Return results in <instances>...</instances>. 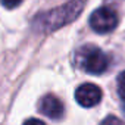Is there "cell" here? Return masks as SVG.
Instances as JSON below:
<instances>
[{
    "label": "cell",
    "mask_w": 125,
    "mask_h": 125,
    "mask_svg": "<svg viewBox=\"0 0 125 125\" xmlns=\"http://www.w3.org/2000/svg\"><path fill=\"white\" fill-rule=\"evenodd\" d=\"M84 9V0H69L65 5L49 12L40 13L34 19V30L38 32H52L75 21Z\"/></svg>",
    "instance_id": "cell-1"
},
{
    "label": "cell",
    "mask_w": 125,
    "mask_h": 125,
    "mask_svg": "<svg viewBox=\"0 0 125 125\" xmlns=\"http://www.w3.org/2000/svg\"><path fill=\"white\" fill-rule=\"evenodd\" d=\"M75 60H77V65L80 69H83L84 72L93 74V75L103 74L109 66L107 54L102 49L93 44H85L81 49H78Z\"/></svg>",
    "instance_id": "cell-2"
},
{
    "label": "cell",
    "mask_w": 125,
    "mask_h": 125,
    "mask_svg": "<svg viewBox=\"0 0 125 125\" xmlns=\"http://www.w3.org/2000/svg\"><path fill=\"white\" fill-rule=\"evenodd\" d=\"M118 25V13L109 6H102L96 9L90 16V27L100 34L110 32Z\"/></svg>",
    "instance_id": "cell-3"
},
{
    "label": "cell",
    "mask_w": 125,
    "mask_h": 125,
    "mask_svg": "<svg viewBox=\"0 0 125 125\" xmlns=\"http://www.w3.org/2000/svg\"><path fill=\"white\" fill-rule=\"evenodd\" d=\"M75 100L83 107H93L102 100V90L96 84H83L75 91Z\"/></svg>",
    "instance_id": "cell-4"
},
{
    "label": "cell",
    "mask_w": 125,
    "mask_h": 125,
    "mask_svg": "<svg viewBox=\"0 0 125 125\" xmlns=\"http://www.w3.org/2000/svg\"><path fill=\"white\" fill-rule=\"evenodd\" d=\"M40 112L43 115H46L47 118L52 119H59L63 115V103L60 102V99H57L53 94H47L43 97L41 103H40Z\"/></svg>",
    "instance_id": "cell-5"
},
{
    "label": "cell",
    "mask_w": 125,
    "mask_h": 125,
    "mask_svg": "<svg viewBox=\"0 0 125 125\" xmlns=\"http://www.w3.org/2000/svg\"><path fill=\"white\" fill-rule=\"evenodd\" d=\"M118 93H119L121 99L125 102V72H122L118 78Z\"/></svg>",
    "instance_id": "cell-6"
},
{
    "label": "cell",
    "mask_w": 125,
    "mask_h": 125,
    "mask_svg": "<svg viewBox=\"0 0 125 125\" xmlns=\"http://www.w3.org/2000/svg\"><path fill=\"white\" fill-rule=\"evenodd\" d=\"M100 125H125V122L121 121V119L116 118V116H107Z\"/></svg>",
    "instance_id": "cell-7"
},
{
    "label": "cell",
    "mask_w": 125,
    "mask_h": 125,
    "mask_svg": "<svg viewBox=\"0 0 125 125\" xmlns=\"http://www.w3.org/2000/svg\"><path fill=\"white\" fill-rule=\"evenodd\" d=\"M2 2V5L8 9H15L16 6H19L22 3V0H0Z\"/></svg>",
    "instance_id": "cell-8"
},
{
    "label": "cell",
    "mask_w": 125,
    "mask_h": 125,
    "mask_svg": "<svg viewBox=\"0 0 125 125\" xmlns=\"http://www.w3.org/2000/svg\"><path fill=\"white\" fill-rule=\"evenodd\" d=\"M24 125H46L43 121H40V119H35V118H31V119H28V121H25L24 122Z\"/></svg>",
    "instance_id": "cell-9"
}]
</instances>
